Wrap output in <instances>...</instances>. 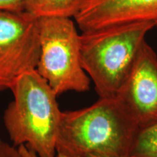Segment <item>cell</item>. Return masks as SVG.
I'll list each match as a JSON object with an SVG mask.
<instances>
[{
  "label": "cell",
  "instance_id": "cell-11",
  "mask_svg": "<svg viewBox=\"0 0 157 157\" xmlns=\"http://www.w3.org/2000/svg\"><path fill=\"white\" fill-rule=\"evenodd\" d=\"M24 0H0V10L23 11Z\"/></svg>",
  "mask_w": 157,
  "mask_h": 157
},
{
  "label": "cell",
  "instance_id": "cell-6",
  "mask_svg": "<svg viewBox=\"0 0 157 157\" xmlns=\"http://www.w3.org/2000/svg\"><path fill=\"white\" fill-rule=\"evenodd\" d=\"M115 98L139 130L157 123V55L146 42Z\"/></svg>",
  "mask_w": 157,
  "mask_h": 157
},
{
  "label": "cell",
  "instance_id": "cell-13",
  "mask_svg": "<svg viewBox=\"0 0 157 157\" xmlns=\"http://www.w3.org/2000/svg\"><path fill=\"white\" fill-rule=\"evenodd\" d=\"M87 157H105V156H98V155L90 154V155H88Z\"/></svg>",
  "mask_w": 157,
  "mask_h": 157
},
{
  "label": "cell",
  "instance_id": "cell-7",
  "mask_svg": "<svg viewBox=\"0 0 157 157\" xmlns=\"http://www.w3.org/2000/svg\"><path fill=\"white\" fill-rule=\"evenodd\" d=\"M74 19L82 32L132 22L157 28V0H84Z\"/></svg>",
  "mask_w": 157,
  "mask_h": 157
},
{
  "label": "cell",
  "instance_id": "cell-3",
  "mask_svg": "<svg viewBox=\"0 0 157 157\" xmlns=\"http://www.w3.org/2000/svg\"><path fill=\"white\" fill-rule=\"evenodd\" d=\"M154 28L151 23L132 22L82 32V66L99 98L115 97Z\"/></svg>",
  "mask_w": 157,
  "mask_h": 157
},
{
  "label": "cell",
  "instance_id": "cell-8",
  "mask_svg": "<svg viewBox=\"0 0 157 157\" xmlns=\"http://www.w3.org/2000/svg\"><path fill=\"white\" fill-rule=\"evenodd\" d=\"M84 0H24L23 11L36 20L75 17Z\"/></svg>",
  "mask_w": 157,
  "mask_h": 157
},
{
  "label": "cell",
  "instance_id": "cell-4",
  "mask_svg": "<svg viewBox=\"0 0 157 157\" xmlns=\"http://www.w3.org/2000/svg\"><path fill=\"white\" fill-rule=\"evenodd\" d=\"M38 21V74L58 95L68 91L89 90L90 78L82 66L81 39L74 21L51 17Z\"/></svg>",
  "mask_w": 157,
  "mask_h": 157
},
{
  "label": "cell",
  "instance_id": "cell-1",
  "mask_svg": "<svg viewBox=\"0 0 157 157\" xmlns=\"http://www.w3.org/2000/svg\"><path fill=\"white\" fill-rule=\"evenodd\" d=\"M138 131L115 97L99 98L88 107L62 111L56 151L74 157H127Z\"/></svg>",
  "mask_w": 157,
  "mask_h": 157
},
{
  "label": "cell",
  "instance_id": "cell-2",
  "mask_svg": "<svg viewBox=\"0 0 157 157\" xmlns=\"http://www.w3.org/2000/svg\"><path fill=\"white\" fill-rule=\"evenodd\" d=\"M14 99L4 113L13 146H25L38 157H56L62 111L58 95L36 71L23 74L10 89Z\"/></svg>",
  "mask_w": 157,
  "mask_h": 157
},
{
  "label": "cell",
  "instance_id": "cell-9",
  "mask_svg": "<svg viewBox=\"0 0 157 157\" xmlns=\"http://www.w3.org/2000/svg\"><path fill=\"white\" fill-rule=\"evenodd\" d=\"M127 157H157V123L137 132Z\"/></svg>",
  "mask_w": 157,
  "mask_h": 157
},
{
  "label": "cell",
  "instance_id": "cell-12",
  "mask_svg": "<svg viewBox=\"0 0 157 157\" xmlns=\"http://www.w3.org/2000/svg\"><path fill=\"white\" fill-rule=\"evenodd\" d=\"M17 149H18V151L21 154V157H38V156L35 154L34 151L29 149L28 147L25 146H21L17 147ZM56 157H74L68 156V155H66L64 154H61V153H57Z\"/></svg>",
  "mask_w": 157,
  "mask_h": 157
},
{
  "label": "cell",
  "instance_id": "cell-5",
  "mask_svg": "<svg viewBox=\"0 0 157 157\" xmlns=\"http://www.w3.org/2000/svg\"><path fill=\"white\" fill-rule=\"evenodd\" d=\"M39 54L38 20L24 11L0 10V90L36 70Z\"/></svg>",
  "mask_w": 157,
  "mask_h": 157
},
{
  "label": "cell",
  "instance_id": "cell-10",
  "mask_svg": "<svg viewBox=\"0 0 157 157\" xmlns=\"http://www.w3.org/2000/svg\"><path fill=\"white\" fill-rule=\"evenodd\" d=\"M0 157H21L18 149L0 137Z\"/></svg>",
  "mask_w": 157,
  "mask_h": 157
}]
</instances>
